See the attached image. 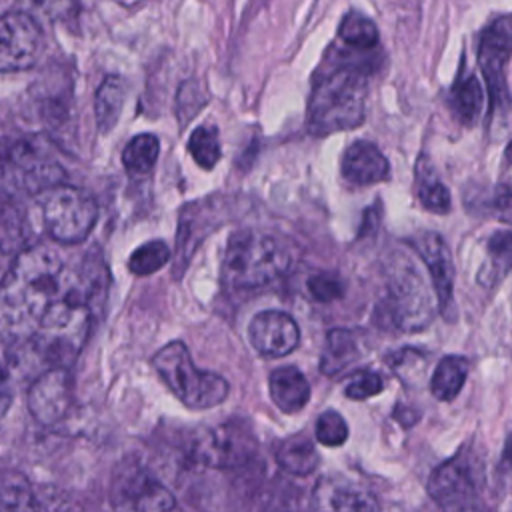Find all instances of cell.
<instances>
[{
  "label": "cell",
  "mask_w": 512,
  "mask_h": 512,
  "mask_svg": "<svg viewBox=\"0 0 512 512\" xmlns=\"http://www.w3.org/2000/svg\"><path fill=\"white\" fill-rule=\"evenodd\" d=\"M256 438L242 420H228L214 428H204L192 446L196 462L212 468H236L246 464L256 452Z\"/></svg>",
  "instance_id": "cell-8"
},
{
  "label": "cell",
  "mask_w": 512,
  "mask_h": 512,
  "mask_svg": "<svg viewBox=\"0 0 512 512\" xmlns=\"http://www.w3.org/2000/svg\"><path fill=\"white\" fill-rule=\"evenodd\" d=\"M74 274L64 266L62 254L54 246L34 244L22 250L2 282L0 318L4 340L12 344L28 342Z\"/></svg>",
  "instance_id": "cell-1"
},
{
  "label": "cell",
  "mask_w": 512,
  "mask_h": 512,
  "mask_svg": "<svg viewBox=\"0 0 512 512\" xmlns=\"http://www.w3.org/2000/svg\"><path fill=\"white\" fill-rule=\"evenodd\" d=\"M504 156H506V160L512 164V140L508 142V146H506V152H504Z\"/></svg>",
  "instance_id": "cell-37"
},
{
  "label": "cell",
  "mask_w": 512,
  "mask_h": 512,
  "mask_svg": "<svg viewBox=\"0 0 512 512\" xmlns=\"http://www.w3.org/2000/svg\"><path fill=\"white\" fill-rule=\"evenodd\" d=\"M306 286H308L310 296L314 300L322 302V304L340 300L344 296V290H346L342 278L334 272H316L308 278Z\"/></svg>",
  "instance_id": "cell-34"
},
{
  "label": "cell",
  "mask_w": 512,
  "mask_h": 512,
  "mask_svg": "<svg viewBox=\"0 0 512 512\" xmlns=\"http://www.w3.org/2000/svg\"><path fill=\"white\" fill-rule=\"evenodd\" d=\"M412 246L420 254L422 262L430 272L440 314L446 320H454V262L448 244L436 232H422L416 238H412Z\"/></svg>",
  "instance_id": "cell-13"
},
{
  "label": "cell",
  "mask_w": 512,
  "mask_h": 512,
  "mask_svg": "<svg viewBox=\"0 0 512 512\" xmlns=\"http://www.w3.org/2000/svg\"><path fill=\"white\" fill-rule=\"evenodd\" d=\"M500 468H504V472H512V432L506 438L502 458H500Z\"/></svg>",
  "instance_id": "cell-36"
},
{
  "label": "cell",
  "mask_w": 512,
  "mask_h": 512,
  "mask_svg": "<svg viewBox=\"0 0 512 512\" xmlns=\"http://www.w3.org/2000/svg\"><path fill=\"white\" fill-rule=\"evenodd\" d=\"M112 504L130 510H170L176 506L172 494L142 466L122 462L114 474Z\"/></svg>",
  "instance_id": "cell-12"
},
{
  "label": "cell",
  "mask_w": 512,
  "mask_h": 512,
  "mask_svg": "<svg viewBox=\"0 0 512 512\" xmlns=\"http://www.w3.org/2000/svg\"><path fill=\"white\" fill-rule=\"evenodd\" d=\"M360 360V348L354 334L346 328H334L326 336V346L320 356V370L326 376H336Z\"/></svg>",
  "instance_id": "cell-19"
},
{
  "label": "cell",
  "mask_w": 512,
  "mask_h": 512,
  "mask_svg": "<svg viewBox=\"0 0 512 512\" xmlns=\"http://www.w3.org/2000/svg\"><path fill=\"white\" fill-rule=\"evenodd\" d=\"M418 200L426 210L436 214H446L452 204L448 188L436 178L432 170L422 172V168H418Z\"/></svg>",
  "instance_id": "cell-29"
},
{
  "label": "cell",
  "mask_w": 512,
  "mask_h": 512,
  "mask_svg": "<svg viewBox=\"0 0 512 512\" xmlns=\"http://www.w3.org/2000/svg\"><path fill=\"white\" fill-rule=\"evenodd\" d=\"M32 486L18 472L2 474V510H30L36 508Z\"/></svg>",
  "instance_id": "cell-30"
},
{
  "label": "cell",
  "mask_w": 512,
  "mask_h": 512,
  "mask_svg": "<svg viewBox=\"0 0 512 512\" xmlns=\"http://www.w3.org/2000/svg\"><path fill=\"white\" fill-rule=\"evenodd\" d=\"M340 172L348 184L368 186V184L386 180L390 172V164L376 144L366 140H356L344 150Z\"/></svg>",
  "instance_id": "cell-16"
},
{
  "label": "cell",
  "mask_w": 512,
  "mask_h": 512,
  "mask_svg": "<svg viewBox=\"0 0 512 512\" xmlns=\"http://www.w3.org/2000/svg\"><path fill=\"white\" fill-rule=\"evenodd\" d=\"M188 152L200 168L212 170L222 156L218 128L212 124H202L194 128V132L188 138Z\"/></svg>",
  "instance_id": "cell-27"
},
{
  "label": "cell",
  "mask_w": 512,
  "mask_h": 512,
  "mask_svg": "<svg viewBox=\"0 0 512 512\" xmlns=\"http://www.w3.org/2000/svg\"><path fill=\"white\" fill-rule=\"evenodd\" d=\"M482 466L470 448L436 466L428 478L430 498L446 510H470L480 504Z\"/></svg>",
  "instance_id": "cell-7"
},
{
  "label": "cell",
  "mask_w": 512,
  "mask_h": 512,
  "mask_svg": "<svg viewBox=\"0 0 512 512\" xmlns=\"http://www.w3.org/2000/svg\"><path fill=\"white\" fill-rule=\"evenodd\" d=\"M338 38L352 50L368 52L374 46H378V28L362 12L350 10L340 22Z\"/></svg>",
  "instance_id": "cell-26"
},
{
  "label": "cell",
  "mask_w": 512,
  "mask_h": 512,
  "mask_svg": "<svg viewBox=\"0 0 512 512\" xmlns=\"http://www.w3.org/2000/svg\"><path fill=\"white\" fill-rule=\"evenodd\" d=\"M486 214L494 216L504 224H512V190L506 186H496L484 202Z\"/></svg>",
  "instance_id": "cell-35"
},
{
  "label": "cell",
  "mask_w": 512,
  "mask_h": 512,
  "mask_svg": "<svg viewBox=\"0 0 512 512\" xmlns=\"http://www.w3.org/2000/svg\"><path fill=\"white\" fill-rule=\"evenodd\" d=\"M450 106L460 124L472 126L484 106V90L474 74H460L450 92Z\"/></svg>",
  "instance_id": "cell-23"
},
{
  "label": "cell",
  "mask_w": 512,
  "mask_h": 512,
  "mask_svg": "<svg viewBox=\"0 0 512 512\" xmlns=\"http://www.w3.org/2000/svg\"><path fill=\"white\" fill-rule=\"evenodd\" d=\"M20 4L22 10L50 22H62L76 16L80 6L78 0H20Z\"/></svg>",
  "instance_id": "cell-31"
},
{
  "label": "cell",
  "mask_w": 512,
  "mask_h": 512,
  "mask_svg": "<svg viewBox=\"0 0 512 512\" xmlns=\"http://www.w3.org/2000/svg\"><path fill=\"white\" fill-rule=\"evenodd\" d=\"M486 262L480 268L478 282L484 288L496 286L512 270V230H496L486 242Z\"/></svg>",
  "instance_id": "cell-21"
},
{
  "label": "cell",
  "mask_w": 512,
  "mask_h": 512,
  "mask_svg": "<svg viewBox=\"0 0 512 512\" xmlns=\"http://www.w3.org/2000/svg\"><path fill=\"white\" fill-rule=\"evenodd\" d=\"M468 368L470 362L464 356H444L430 380V392L434 394V398H438L440 402H450L454 400L468 376Z\"/></svg>",
  "instance_id": "cell-24"
},
{
  "label": "cell",
  "mask_w": 512,
  "mask_h": 512,
  "mask_svg": "<svg viewBox=\"0 0 512 512\" xmlns=\"http://www.w3.org/2000/svg\"><path fill=\"white\" fill-rule=\"evenodd\" d=\"M292 262V248L284 238L260 230H238L224 252L222 282L234 294L262 292L282 280Z\"/></svg>",
  "instance_id": "cell-3"
},
{
  "label": "cell",
  "mask_w": 512,
  "mask_h": 512,
  "mask_svg": "<svg viewBox=\"0 0 512 512\" xmlns=\"http://www.w3.org/2000/svg\"><path fill=\"white\" fill-rule=\"evenodd\" d=\"M368 68L342 56L314 82L308 100V128L316 136L352 130L364 122Z\"/></svg>",
  "instance_id": "cell-2"
},
{
  "label": "cell",
  "mask_w": 512,
  "mask_h": 512,
  "mask_svg": "<svg viewBox=\"0 0 512 512\" xmlns=\"http://www.w3.org/2000/svg\"><path fill=\"white\" fill-rule=\"evenodd\" d=\"M512 56V20L498 18L488 24L478 42V66L484 74L490 106H506L510 96L504 68Z\"/></svg>",
  "instance_id": "cell-11"
},
{
  "label": "cell",
  "mask_w": 512,
  "mask_h": 512,
  "mask_svg": "<svg viewBox=\"0 0 512 512\" xmlns=\"http://www.w3.org/2000/svg\"><path fill=\"white\" fill-rule=\"evenodd\" d=\"M248 340L262 356L280 358L298 346L300 330L290 314L280 310H262L248 324Z\"/></svg>",
  "instance_id": "cell-15"
},
{
  "label": "cell",
  "mask_w": 512,
  "mask_h": 512,
  "mask_svg": "<svg viewBox=\"0 0 512 512\" xmlns=\"http://www.w3.org/2000/svg\"><path fill=\"white\" fill-rule=\"evenodd\" d=\"M160 154V142L154 134H138L122 150V164L132 176L148 174Z\"/></svg>",
  "instance_id": "cell-25"
},
{
  "label": "cell",
  "mask_w": 512,
  "mask_h": 512,
  "mask_svg": "<svg viewBox=\"0 0 512 512\" xmlns=\"http://www.w3.org/2000/svg\"><path fill=\"white\" fill-rule=\"evenodd\" d=\"M270 398L284 414L300 412L310 400V384L296 366H280L268 376Z\"/></svg>",
  "instance_id": "cell-17"
},
{
  "label": "cell",
  "mask_w": 512,
  "mask_h": 512,
  "mask_svg": "<svg viewBox=\"0 0 512 512\" xmlns=\"http://www.w3.org/2000/svg\"><path fill=\"white\" fill-rule=\"evenodd\" d=\"M6 182H12L14 188L26 192L48 190L62 184L64 170L50 158L46 144H40L38 138H26L12 146L6 158Z\"/></svg>",
  "instance_id": "cell-9"
},
{
  "label": "cell",
  "mask_w": 512,
  "mask_h": 512,
  "mask_svg": "<svg viewBox=\"0 0 512 512\" xmlns=\"http://www.w3.org/2000/svg\"><path fill=\"white\" fill-rule=\"evenodd\" d=\"M312 506L326 510H376L378 502L370 492L354 484L324 480L314 490Z\"/></svg>",
  "instance_id": "cell-18"
},
{
  "label": "cell",
  "mask_w": 512,
  "mask_h": 512,
  "mask_svg": "<svg viewBox=\"0 0 512 512\" xmlns=\"http://www.w3.org/2000/svg\"><path fill=\"white\" fill-rule=\"evenodd\" d=\"M276 462L292 476H308L318 468L320 456L308 436L294 434L282 440L276 448Z\"/></svg>",
  "instance_id": "cell-20"
},
{
  "label": "cell",
  "mask_w": 512,
  "mask_h": 512,
  "mask_svg": "<svg viewBox=\"0 0 512 512\" xmlns=\"http://www.w3.org/2000/svg\"><path fill=\"white\" fill-rule=\"evenodd\" d=\"M42 52V30L26 10L6 12L0 20V68L20 72L30 68Z\"/></svg>",
  "instance_id": "cell-10"
},
{
  "label": "cell",
  "mask_w": 512,
  "mask_h": 512,
  "mask_svg": "<svg viewBox=\"0 0 512 512\" xmlns=\"http://www.w3.org/2000/svg\"><path fill=\"white\" fill-rule=\"evenodd\" d=\"M124 100H126L124 80L120 76H106L98 86L96 98H94L96 126L100 128L102 134H108L116 126L122 114Z\"/></svg>",
  "instance_id": "cell-22"
},
{
  "label": "cell",
  "mask_w": 512,
  "mask_h": 512,
  "mask_svg": "<svg viewBox=\"0 0 512 512\" xmlns=\"http://www.w3.org/2000/svg\"><path fill=\"white\" fill-rule=\"evenodd\" d=\"M316 440L322 444V446H330V448H336V446H342L348 438V424L346 420L334 412V410H326L318 416L316 420Z\"/></svg>",
  "instance_id": "cell-32"
},
{
  "label": "cell",
  "mask_w": 512,
  "mask_h": 512,
  "mask_svg": "<svg viewBox=\"0 0 512 512\" xmlns=\"http://www.w3.org/2000/svg\"><path fill=\"white\" fill-rule=\"evenodd\" d=\"M170 260V248L162 240H150L142 246H138L130 258L128 268L136 276H148L160 270Z\"/></svg>",
  "instance_id": "cell-28"
},
{
  "label": "cell",
  "mask_w": 512,
  "mask_h": 512,
  "mask_svg": "<svg viewBox=\"0 0 512 512\" xmlns=\"http://www.w3.org/2000/svg\"><path fill=\"white\" fill-rule=\"evenodd\" d=\"M72 402V380L64 366L42 372L28 390V410L42 426L60 422Z\"/></svg>",
  "instance_id": "cell-14"
},
{
  "label": "cell",
  "mask_w": 512,
  "mask_h": 512,
  "mask_svg": "<svg viewBox=\"0 0 512 512\" xmlns=\"http://www.w3.org/2000/svg\"><path fill=\"white\" fill-rule=\"evenodd\" d=\"M382 310L390 326L402 332H418L432 322V294L410 258L400 256L392 266Z\"/></svg>",
  "instance_id": "cell-5"
},
{
  "label": "cell",
  "mask_w": 512,
  "mask_h": 512,
  "mask_svg": "<svg viewBox=\"0 0 512 512\" xmlns=\"http://www.w3.org/2000/svg\"><path fill=\"white\" fill-rule=\"evenodd\" d=\"M152 366L178 400L192 410L214 408L228 396V382L214 372L198 370L188 348L178 340L162 346L154 354Z\"/></svg>",
  "instance_id": "cell-4"
},
{
  "label": "cell",
  "mask_w": 512,
  "mask_h": 512,
  "mask_svg": "<svg viewBox=\"0 0 512 512\" xmlns=\"http://www.w3.org/2000/svg\"><path fill=\"white\" fill-rule=\"evenodd\" d=\"M98 216L94 198L76 188L58 184L44 190L42 198V218L48 234L64 244L82 242Z\"/></svg>",
  "instance_id": "cell-6"
},
{
  "label": "cell",
  "mask_w": 512,
  "mask_h": 512,
  "mask_svg": "<svg viewBox=\"0 0 512 512\" xmlns=\"http://www.w3.org/2000/svg\"><path fill=\"white\" fill-rule=\"evenodd\" d=\"M382 390H384V378L376 370H368V368L354 372L344 386V394L350 400H366L380 394Z\"/></svg>",
  "instance_id": "cell-33"
}]
</instances>
